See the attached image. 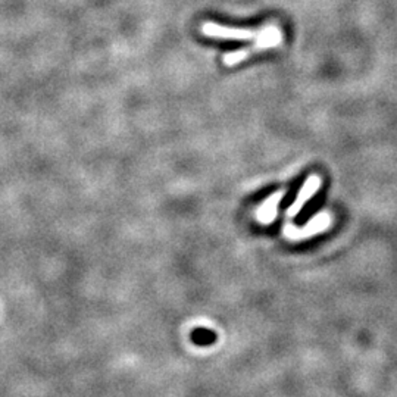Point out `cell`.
<instances>
[{
  "mask_svg": "<svg viewBox=\"0 0 397 397\" xmlns=\"http://www.w3.org/2000/svg\"><path fill=\"white\" fill-rule=\"evenodd\" d=\"M331 225V215L328 212L318 213L304 226H287L286 235L293 238V240H302V238H308L315 234H320L325 231L328 226Z\"/></svg>",
  "mask_w": 397,
  "mask_h": 397,
  "instance_id": "cell-3",
  "label": "cell"
},
{
  "mask_svg": "<svg viewBox=\"0 0 397 397\" xmlns=\"http://www.w3.org/2000/svg\"><path fill=\"white\" fill-rule=\"evenodd\" d=\"M321 184H322V180L318 175H311L308 180H306L304 184L299 190L296 200H294L293 205L287 209V217H291V218L296 217V215L306 205V202H308L312 196H315V193L321 188Z\"/></svg>",
  "mask_w": 397,
  "mask_h": 397,
  "instance_id": "cell-4",
  "label": "cell"
},
{
  "mask_svg": "<svg viewBox=\"0 0 397 397\" xmlns=\"http://www.w3.org/2000/svg\"><path fill=\"white\" fill-rule=\"evenodd\" d=\"M282 43V31L281 28H278L274 24H269L265 26L262 36H260L253 46L251 48H246V49H240V50H235V52H230L224 56V64L226 66H233L238 62H242L244 59H247L249 56L255 55L256 52L260 50H265V49H272V48H277Z\"/></svg>",
  "mask_w": 397,
  "mask_h": 397,
  "instance_id": "cell-1",
  "label": "cell"
},
{
  "mask_svg": "<svg viewBox=\"0 0 397 397\" xmlns=\"http://www.w3.org/2000/svg\"><path fill=\"white\" fill-rule=\"evenodd\" d=\"M264 27L260 28H234L215 24V22H205L202 26V32L206 37L212 39H222V40H258L264 32Z\"/></svg>",
  "mask_w": 397,
  "mask_h": 397,
  "instance_id": "cell-2",
  "label": "cell"
},
{
  "mask_svg": "<svg viewBox=\"0 0 397 397\" xmlns=\"http://www.w3.org/2000/svg\"><path fill=\"white\" fill-rule=\"evenodd\" d=\"M282 197H284V191H277L272 196H269L264 202L262 208H260V211H259V220L265 224L274 221L277 217L278 205H280V202L282 200Z\"/></svg>",
  "mask_w": 397,
  "mask_h": 397,
  "instance_id": "cell-5",
  "label": "cell"
},
{
  "mask_svg": "<svg viewBox=\"0 0 397 397\" xmlns=\"http://www.w3.org/2000/svg\"><path fill=\"white\" fill-rule=\"evenodd\" d=\"M191 340L193 343L199 346H208L217 342V334L211 330H206V328H197V330L191 333Z\"/></svg>",
  "mask_w": 397,
  "mask_h": 397,
  "instance_id": "cell-6",
  "label": "cell"
}]
</instances>
